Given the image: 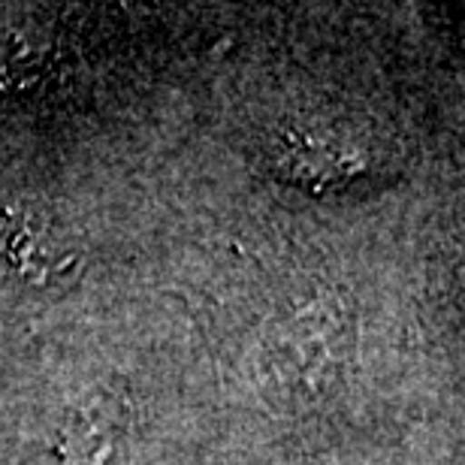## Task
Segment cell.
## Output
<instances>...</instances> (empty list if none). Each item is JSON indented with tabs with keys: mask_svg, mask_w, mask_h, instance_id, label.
<instances>
[{
	"mask_svg": "<svg viewBox=\"0 0 465 465\" xmlns=\"http://www.w3.org/2000/svg\"><path fill=\"white\" fill-rule=\"evenodd\" d=\"M357 345L353 312L336 291L291 305L266 332L263 369L291 396H318L336 384Z\"/></svg>",
	"mask_w": 465,
	"mask_h": 465,
	"instance_id": "cell-1",
	"label": "cell"
},
{
	"mask_svg": "<svg viewBox=\"0 0 465 465\" xmlns=\"http://www.w3.org/2000/svg\"><path fill=\"white\" fill-rule=\"evenodd\" d=\"M4 257L18 272V278L36 287L64 284L76 272L79 260L67 239H61L54 227L36 218H22L6 230Z\"/></svg>",
	"mask_w": 465,
	"mask_h": 465,
	"instance_id": "cell-2",
	"label": "cell"
},
{
	"mask_svg": "<svg viewBox=\"0 0 465 465\" xmlns=\"http://www.w3.org/2000/svg\"><path fill=\"white\" fill-rule=\"evenodd\" d=\"M115 450V420L97 405L76 408L61 426L64 465H106Z\"/></svg>",
	"mask_w": 465,
	"mask_h": 465,
	"instance_id": "cell-3",
	"label": "cell"
}]
</instances>
